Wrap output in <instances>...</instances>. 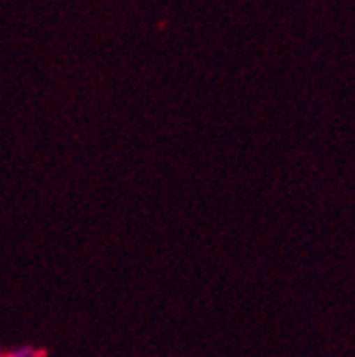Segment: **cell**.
Here are the masks:
<instances>
[{"label":"cell","mask_w":355,"mask_h":357,"mask_svg":"<svg viewBox=\"0 0 355 357\" xmlns=\"http://www.w3.org/2000/svg\"><path fill=\"white\" fill-rule=\"evenodd\" d=\"M13 357H31V351H29V349H24L22 353H15Z\"/></svg>","instance_id":"obj_1"}]
</instances>
